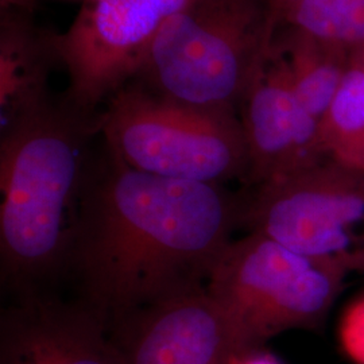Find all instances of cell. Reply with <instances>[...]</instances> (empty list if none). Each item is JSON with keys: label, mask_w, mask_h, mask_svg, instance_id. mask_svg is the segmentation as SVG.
Wrapping results in <instances>:
<instances>
[{"label": "cell", "mask_w": 364, "mask_h": 364, "mask_svg": "<svg viewBox=\"0 0 364 364\" xmlns=\"http://www.w3.org/2000/svg\"><path fill=\"white\" fill-rule=\"evenodd\" d=\"M352 270H359L364 273V227L362 234L359 236L358 247L352 257Z\"/></svg>", "instance_id": "cell-17"}, {"label": "cell", "mask_w": 364, "mask_h": 364, "mask_svg": "<svg viewBox=\"0 0 364 364\" xmlns=\"http://www.w3.org/2000/svg\"><path fill=\"white\" fill-rule=\"evenodd\" d=\"M338 340L344 353L355 364H364V294L344 311L338 324Z\"/></svg>", "instance_id": "cell-15"}, {"label": "cell", "mask_w": 364, "mask_h": 364, "mask_svg": "<svg viewBox=\"0 0 364 364\" xmlns=\"http://www.w3.org/2000/svg\"><path fill=\"white\" fill-rule=\"evenodd\" d=\"M275 15L279 25L341 48L364 45V0H299Z\"/></svg>", "instance_id": "cell-14"}, {"label": "cell", "mask_w": 364, "mask_h": 364, "mask_svg": "<svg viewBox=\"0 0 364 364\" xmlns=\"http://www.w3.org/2000/svg\"><path fill=\"white\" fill-rule=\"evenodd\" d=\"M240 107L247 147L246 176L257 186L328 159L320 122L293 91L274 45V34L260 55Z\"/></svg>", "instance_id": "cell-8"}, {"label": "cell", "mask_w": 364, "mask_h": 364, "mask_svg": "<svg viewBox=\"0 0 364 364\" xmlns=\"http://www.w3.org/2000/svg\"><path fill=\"white\" fill-rule=\"evenodd\" d=\"M328 159L364 176V63L352 64L320 122Z\"/></svg>", "instance_id": "cell-13"}, {"label": "cell", "mask_w": 364, "mask_h": 364, "mask_svg": "<svg viewBox=\"0 0 364 364\" xmlns=\"http://www.w3.org/2000/svg\"><path fill=\"white\" fill-rule=\"evenodd\" d=\"M100 120L48 102L3 126L0 144L1 282L41 291L64 272L90 170L85 144Z\"/></svg>", "instance_id": "cell-2"}, {"label": "cell", "mask_w": 364, "mask_h": 364, "mask_svg": "<svg viewBox=\"0 0 364 364\" xmlns=\"http://www.w3.org/2000/svg\"><path fill=\"white\" fill-rule=\"evenodd\" d=\"M270 1H272V6H273L274 13H278L279 10L285 9L293 3H297L299 0H270Z\"/></svg>", "instance_id": "cell-18"}, {"label": "cell", "mask_w": 364, "mask_h": 364, "mask_svg": "<svg viewBox=\"0 0 364 364\" xmlns=\"http://www.w3.org/2000/svg\"><path fill=\"white\" fill-rule=\"evenodd\" d=\"M231 364H284L275 355L257 348L236 356Z\"/></svg>", "instance_id": "cell-16"}, {"label": "cell", "mask_w": 364, "mask_h": 364, "mask_svg": "<svg viewBox=\"0 0 364 364\" xmlns=\"http://www.w3.org/2000/svg\"><path fill=\"white\" fill-rule=\"evenodd\" d=\"M192 0H87L54 54L69 76L70 105L91 115L138 75L158 34Z\"/></svg>", "instance_id": "cell-7"}, {"label": "cell", "mask_w": 364, "mask_h": 364, "mask_svg": "<svg viewBox=\"0 0 364 364\" xmlns=\"http://www.w3.org/2000/svg\"><path fill=\"white\" fill-rule=\"evenodd\" d=\"M363 63H364V57H363Z\"/></svg>", "instance_id": "cell-20"}, {"label": "cell", "mask_w": 364, "mask_h": 364, "mask_svg": "<svg viewBox=\"0 0 364 364\" xmlns=\"http://www.w3.org/2000/svg\"><path fill=\"white\" fill-rule=\"evenodd\" d=\"M277 22L270 0H192L161 30L136 76L173 102L235 114Z\"/></svg>", "instance_id": "cell-3"}, {"label": "cell", "mask_w": 364, "mask_h": 364, "mask_svg": "<svg viewBox=\"0 0 364 364\" xmlns=\"http://www.w3.org/2000/svg\"><path fill=\"white\" fill-rule=\"evenodd\" d=\"M0 364H124L108 326L82 304L42 291L0 317Z\"/></svg>", "instance_id": "cell-10"}, {"label": "cell", "mask_w": 364, "mask_h": 364, "mask_svg": "<svg viewBox=\"0 0 364 364\" xmlns=\"http://www.w3.org/2000/svg\"><path fill=\"white\" fill-rule=\"evenodd\" d=\"M22 0H1V7H9V6H15L19 4Z\"/></svg>", "instance_id": "cell-19"}, {"label": "cell", "mask_w": 364, "mask_h": 364, "mask_svg": "<svg viewBox=\"0 0 364 364\" xmlns=\"http://www.w3.org/2000/svg\"><path fill=\"white\" fill-rule=\"evenodd\" d=\"M124 364H231L247 352L200 285L159 299L111 331Z\"/></svg>", "instance_id": "cell-9"}, {"label": "cell", "mask_w": 364, "mask_h": 364, "mask_svg": "<svg viewBox=\"0 0 364 364\" xmlns=\"http://www.w3.org/2000/svg\"><path fill=\"white\" fill-rule=\"evenodd\" d=\"M250 232L316 258L350 260L364 227V176L326 159L309 169L257 186L242 201Z\"/></svg>", "instance_id": "cell-6"}, {"label": "cell", "mask_w": 364, "mask_h": 364, "mask_svg": "<svg viewBox=\"0 0 364 364\" xmlns=\"http://www.w3.org/2000/svg\"><path fill=\"white\" fill-rule=\"evenodd\" d=\"M274 45L299 103L321 122L351 68L348 49L287 26Z\"/></svg>", "instance_id": "cell-11"}, {"label": "cell", "mask_w": 364, "mask_h": 364, "mask_svg": "<svg viewBox=\"0 0 364 364\" xmlns=\"http://www.w3.org/2000/svg\"><path fill=\"white\" fill-rule=\"evenodd\" d=\"M48 66L42 41L27 23L4 19L0 39V105L3 126L48 102Z\"/></svg>", "instance_id": "cell-12"}, {"label": "cell", "mask_w": 364, "mask_h": 364, "mask_svg": "<svg viewBox=\"0 0 364 364\" xmlns=\"http://www.w3.org/2000/svg\"><path fill=\"white\" fill-rule=\"evenodd\" d=\"M348 272L350 260L304 255L250 232L224 248L205 287L251 351L281 332L320 326Z\"/></svg>", "instance_id": "cell-4"}, {"label": "cell", "mask_w": 364, "mask_h": 364, "mask_svg": "<svg viewBox=\"0 0 364 364\" xmlns=\"http://www.w3.org/2000/svg\"><path fill=\"white\" fill-rule=\"evenodd\" d=\"M221 185L132 169L108 150L88 173L63 273L109 332L159 299L200 285L240 224Z\"/></svg>", "instance_id": "cell-1"}, {"label": "cell", "mask_w": 364, "mask_h": 364, "mask_svg": "<svg viewBox=\"0 0 364 364\" xmlns=\"http://www.w3.org/2000/svg\"><path fill=\"white\" fill-rule=\"evenodd\" d=\"M108 150L132 169L221 185L246 176L240 119L181 105L144 88H122L100 119Z\"/></svg>", "instance_id": "cell-5"}, {"label": "cell", "mask_w": 364, "mask_h": 364, "mask_svg": "<svg viewBox=\"0 0 364 364\" xmlns=\"http://www.w3.org/2000/svg\"><path fill=\"white\" fill-rule=\"evenodd\" d=\"M363 57H364V55H363Z\"/></svg>", "instance_id": "cell-21"}]
</instances>
